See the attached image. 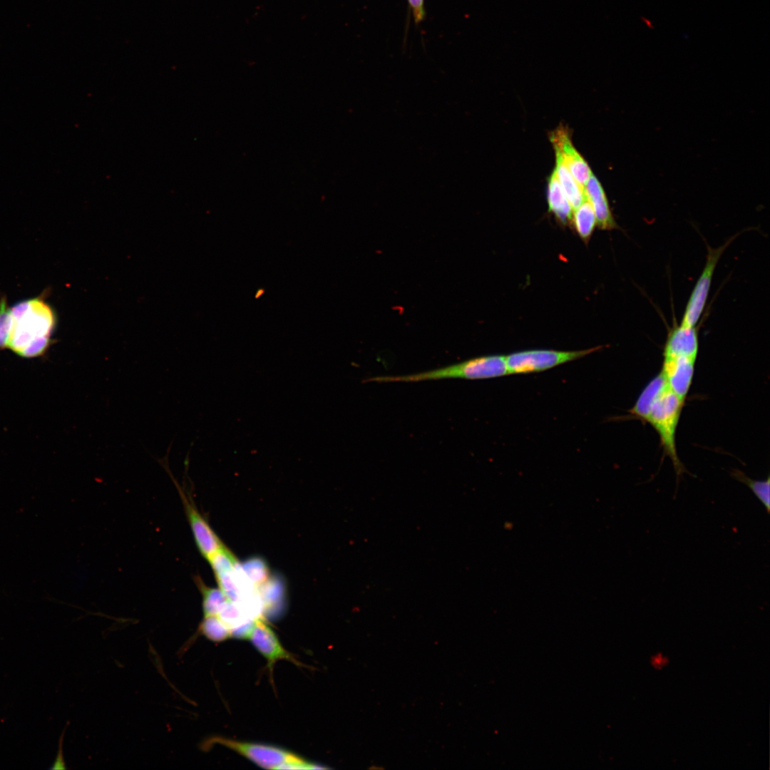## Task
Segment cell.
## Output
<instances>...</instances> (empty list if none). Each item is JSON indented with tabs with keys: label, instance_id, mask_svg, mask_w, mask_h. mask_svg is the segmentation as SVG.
I'll return each instance as SVG.
<instances>
[{
	"label": "cell",
	"instance_id": "obj_15",
	"mask_svg": "<svg viewBox=\"0 0 770 770\" xmlns=\"http://www.w3.org/2000/svg\"><path fill=\"white\" fill-rule=\"evenodd\" d=\"M666 385V381L660 373L646 386L629 412L643 421L650 405Z\"/></svg>",
	"mask_w": 770,
	"mask_h": 770
},
{
	"label": "cell",
	"instance_id": "obj_16",
	"mask_svg": "<svg viewBox=\"0 0 770 770\" xmlns=\"http://www.w3.org/2000/svg\"><path fill=\"white\" fill-rule=\"evenodd\" d=\"M571 221L580 237L583 241L587 242L597 225V221L592 205L587 199L575 209Z\"/></svg>",
	"mask_w": 770,
	"mask_h": 770
},
{
	"label": "cell",
	"instance_id": "obj_24",
	"mask_svg": "<svg viewBox=\"0 0 770 770\" xmlns=\"http://www.w3.org/2000/svg\"><path fill=\"white\" fill-rule=\"evenodd\" d=\"M63 734H64V731H63V734H61V736L60 737V739H59L58 751L57 756L56 757L55 761L53 764V766L49 768L50 769H66L65 764H64V761H63V754H62V744H63Z\"/></svg>",
	"mask_w": 770,
	"mask_h": 770
},
{
	"label": "cell",
	"instance_id": "obj_12",
	"mask_svg": "<svg viewBox=\"0 0 770 770\" xmlns=\"http://www.w3.org/2000/svg\"><path fill=\"white\" fill-rule=\"evenodd\" d=\"M584 190L586 199L593 208L597 225L602 230L615 229L617 224L611 212L605 192L594 175H590Z\"/></svg>",
	"mask_w": 770,
	"mask_h": 770
},
{
	"label": "cell",
	"instance_id": "obj_17",
	"mask_svg": "<svg viewBox=\"0 0 770 770\" xmlns=\"http://www.w3.org/2000/svg\"><path fill=\"white\" fill-rule=\"evenodd\" d=\"M195 581L202 596L203 616L217 615L230 600L220 588L207 586L199 578Z\"/></svg>",
	"mask_w": 770,
	"mask_h": 770
},
{
	"label": "cell",
	"instance_id": "obj_20",
	"mask_svg": "<svg viewBox=\"0 0 770 770\" xmlns=\"http://www.w3.org/2000/svg\"><path fill=\"white\" fill-rule=\"evenodd\" d=\"M241 568L251 583L258 588L270 578L269 568L265 561L258 557L246 560Z\"/></svg>",
	"mask_w": 770,
	"mask_h": 770
},
{
	"label": "cell",
	"instance_id": "obj_13",
	"mask_svg": "<svg viewBox=\"0 0 770 770\" xmlns=\"http://www.w3.org/2000/svg\"><path fill=\"white\" fill-rule=\"evenodd\" d=\"M548 202L552 212L563 225L572 220V207L557 178L555 171L548 179Z\"/></svg>",
	"mask_w": 770,
	"mask_h": 770
},
{
	"label": "cell",
	"instance_id": "obj_22",
	"mask_svg": "<svg viewBox=\"0 0 770 770\" xmlns=\"http://www.w3.org/2000/svg\"><path fill=\"white\" fill-rule=\"evenodd\" d=\"M11 328V314L6 297L0 299V349L6 348Z\"/></svg>",
	"mask_w": 770,
	"mask_h": 770
},
{
	"label": "cell",
	"instance_id": "obj_8",
	"mask_svg": "<svg viewBox=\"0 0 770 770\" xmlns=\"http://www.w3.org/2000/svg\"><path fill=\"white\" fill-rule=\"evenodd\" d=\"M256 650L266 659L270 674L274 664L279 660H287L302 665L281 644L272 629L264 621L257 618L247 637Z\"/></svg>",
	"mask_w": 770,
	"mask_h": 770
},
{
	"label": "cell",
	"instance_id": "obj_7",
	"mask_svg": "<svg viewBox=\"0 0 770 770\" xmlns=\"http://www.w3.org/2000/svg\"><path fill=\"white\" fill-rule=\"evenodd\" d=\"M182 503L184 506L185 514L193 535L195 544L200 554L207 560L216 552L221 549L224 544L211 528L206 520L199 513L192 501L187 496L185 492L179 487Z\"/></svg>",
	"mask_w": 770,
	"mask_h": 770
},
{
	"label": "cell",
	"instance_id": "obj_3",
	"mask_svg": "<svg viewBox=\"0 0 770 770\" xmlns=\"http://www.w3.org/2000/svg\"><path fill=\"white\" fill-rule=\"evenodd\" d=\"M683 404L684 401L667 384L651 403L643 419L658 433L665 453L672 461L677 478L685 472L675 443L676 429Z\"/></svg>",
	"mask_w": 770,
	"mask_h": 770
},
{
	"label": "cell",
	"instance_id": "obj_21",
	"mask_svg": "<svg viewBox=\"0 0 770 770\" xmlns=\"http://www.w3.org/2000/svg\"><path fill=\"white\" fill-rule=\"evenodd\" d=\"M207 560L215 575L231 573L238 563L235 555L225 545Z\"/></svg>",
	"mask_w": 770,
	"mask_h": 770
},
{
	"label": "cell",
	"instance_id": "obj_9",
	"mask_svg": "<svg viewBox=\"0 0 770 770\" xmlns=\"http://www.w3.org/2000/svg\"><path fill=\"white\" fill-rule=\"evenodd\" d=\"M555 154L559 155L578 183L585 188L592 174L586 161L573 146L568 130L559 126L550 135Z\"/></svg>",
	"mask_w": 770,
	"mask_h": 770
},
{
	"label": "cell",
	"instance_id": "obj_18",
	"mask_svg": "<svg viewBox=\"0 0 770 770\" xmlns=\"http://www.w3.org/2000/svg\"><path fill=\"white\" fill-rule=\"evenodd\" d=\"M198 633L215 642L232 637L230 629L216 615L203 616L198 627Z\"/></svg>",
	"mask_w": 770,
	"mask_h": 770
},
{
	"label": "cell",
	"instance_id": "obj_10",
	"mask_svg": "<svg viewBox=\"0 0 770 770\" xmlns=\"http://www.w3.org/2000/svg\"><path fill=\"white\" fill-rule=\"evenodd\" d=\"M696 359L687 356L664 357L662 374L669 388L683 401L693 379Z\"/></svg>",
	"mask_w": 770,
	"mask_h": 770
},
{
	"label": "cell",
	"instance_id": "obj_6",
	"mask_svg": "<svg viewBox=\"0 0 770 770\" xmlns=\"http://www.w3.org/2000/svg\"><path fill=\"white\" fill-rule=\"evenodd\" d=\"M730 242L729 240L717 248L708 246L704 267L690 294L680 325L692 327L699 322L706 305L716 266Z\"/></svg>",
	"mask_w": 770,
	"mask_h": 770
},
{
	"label": "cell",
	"instance_id": "obj_11",
	"mask_svg": "<svg viewBox=\"0 0 770 770\" xmlns=\"http://www.w3.org/2000/svg\"><path fill=\"white\" fill-rule=\"evenodd\" d=\"M699 349L695 327H674L669 333L664 349V357L687 356L697 358Z\"/></svg>",
	"mask_w": 770,
	"mask_h": 770
},
{
	"label": "cell",
	"instance_id": "obj_14",
	"mask_svg": "<svg viewBox=\"0 0 770 770\" xmlns=\"http://www.w3.org/2000/svg\"><path fill=\"white\" fill-rule=\"evenodd\" d=\"M555 156L556 165L554 171L569 203L575 210L586 200L585 190L573 178L560 157L556 154Z\"/></svg>",
	"mask_w": 770,
	"mask_h": 770
},
{
	"label": "cell",
	"instance_id": "obj_23",
	"mask_svg": "<svg viewBox=\"0 0 770 770\" xmlns=\"http://www.w3.org/2000/svg\"><path fill=\"white\" fill-rule=\"evenodd\" d=\"M411 8L415 21L419 22L423 17V0H408Z\"/></svg>",
	"mask_w": 770,
	"mask_h": 770
},
{
	"label": "cell",
	"instance_id": "obj_4",
	"mask_svg": "<svg viewBox=\"0 0 770 770\" xmlns=\"http://www.w3.org/2000/svg\"><path fill=\"white\" fill-rule=\"evenodd\" d=\"M600 348L597 346L577 351L526 350L505 356V361L508 374L535 373L582 358Z\"/></svg>",
	"mask_w": 770,
	"mask_h": 770
},
{
	"label": "cell",
	"instance_id": "obj_2",
	"mask_svg": "<svg viewBox=\"0 0 770 770\" xmlns=\"http://www.w3.org/2000/svg\"><path fill=\"white\" fill-rule=\"evenodd\" d=\"M508 374L505 356L488 355L426 371L400 376H379L366 381L418 382L443 379H486Z\"/></svg>",
	"mask_w": 770,
	"mask_h": 770
},
{
	"label": "cell",
	"instance_id": "obj_19",
	"mask_svg": "<svg viewBox=\"0 0 770 770\" xmlns=\"http://www.w3.org/2000/svg\"><path fill=\"white\" fill-rule=\"evenodd\" d=\"M731 476L736 481L748 486L755 496L760 500L766 508L767 513L770 511V478L769 476L764 481L754 480L748 477L742 471L734 469Z\"/></svg>",
	"mask_w": 770,
	"mask_h": 770
},
{
	"label": "cell",
	"instance_id": "obj_1",
	"mask_svg": "<svg viewBox=\"0 0 770 770\" xmlns=\"http://www.w3.org/2000/svg\"><path fill=\"white\" fill-rule=\"evenodd\" d=\"M11 328L6 348L24 357L43 354L51 344L55 326L51 308L37 297L10 308Z\"/></svg>",
	"mask_w": 770,
	"mask_h": 770
},
{
	"label": "cell",
	"instance_id": "obj_5",
	"mask_svg": "<svg viewBox=\"0 0 770 770\" xmlns=\"http://www.w3.org/2000/svg\"><path fill=\"white\" fill-rule=\"evenodd\" d=\"M207 743L209 746L219 744L230 749L267 769H287L289 765L304 759L284 749L270 744L240 741L221 736L212 737Z\"/></svg>",
	"mask_w": 770,
	"mask_h": 770
}]
</instances>
